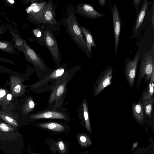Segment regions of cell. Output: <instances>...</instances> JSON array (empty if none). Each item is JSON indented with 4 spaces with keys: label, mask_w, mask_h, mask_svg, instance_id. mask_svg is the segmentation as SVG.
<instances>
[{
    "label": "cell",
    "mask_w": 154,
    "mask_h": 154,
    "mask_svg": "<svg viewBox=\"0 0 154 154\" xmlns=\"http://www.w3.org/2000/svg\"><path fill=\"white\" fill-rule=\"evenodd\" d=\"M47 143L53 154L56 152L59 154H67L69 151V146L66 142L62 140L56 141L48 140Z\"/></svg>",
    "instance_id": "2e32d148"
},
{
    "label": "cell",
    "mask_w": 154,
    "mask_h": 154,
    "mask_svg": "<svg viewBox=\"0 0 154 154\" xmlns=\"http://www.w3.org/2000/svg\"><path fill=\"white\" fill-rule=\"evenodd\" d=\"M26 60L32 63L35 67L43 71H46L48 68L45 61L34 50L27 44L24 40L23 47L21 51Z\"/></svg>",
    "instance_id": "52a82bcc"
},
{
    "label": "cell",
    "mask_w": 154,
    "mask_h": 154,
    "mask_svg": "<svg viewBox=\"0 0 154 154\" xmlns=\"http://www.w3.org/2000/svg\"><path fill=\"white\" fill-rule=\"evenodd\" d=\"M38 126L41 128L59 132H66V125L57 122H49L39 123Z\"/></svg>",
    "instance_id": "ac0fdd59"
},
{
    "label": "cell",
    "mask_w": 154,
    "mask_h": 154,
    "mask_svg": "<svg viewBox=\"0 0 154 154\" xmlns=\"http://www.w3.org/2000/svg\"><path fill=\"white\" fill-rule=\"evenodd\" d=\"M6 32V29L3 26H0V35L5 33Z\"/></svg>",
    "instance_id": "836d02e7"
},
{
    "label": "cell",
    "mask_w": 154,
    "mask_h": 154,
    "mask_svg": "<svg viewBox=\"0 0 154 154\" xmlns=\"http://www.w3.org/2000/svg\"><path fill=\"white\" fill-rule=\"evenodd\" d=\"M0 50L13 55L18 54L14 45L8 41H0Z\"/></svg>",
    "instance_id": "603a6c76"
},
{
    "label": "cell",
    "mask_w": 154,
    "mask_h": 154,
    "mask_svg": "<svg viewBox=\"0 0 154 154\" xmlns=\"http://www.w3.org/2000/svg\"><path fill=\"white\" fill-rule=\"evenodd\" d=\"M82 116L83 120V125L87 131L90 134L92 133V129L88 106L87 100L84 99L82 102Z\"/></svg>",
    "instance_id": "d6986e66"
},
{
    "label": "cell",
    "mask_w": 154,
    "mask_h": 154,
    "mask_svg": "<svg viewBox=\"0 0 154 154\" xmlns=\"http://www.w3.org/2000/svg\"><path fill=\"white\" fill-rule=\"evenodd\" d=\"M132 112L136 121L142 123L144 120V108L141 102L133 103L132 104Z\"/></svg>",
    "instance_id": "e0dca14e"
},
{
    "label": "cell",
    "mask_w": 154,
    "mask_h": 154,
    "mask_svg": "<svg viewBox=\"0 0 154 154\" xmlns=\"http://www.w3.org/2000/svg\"><path fill=\"white\" fill-rule=\"evenodd\" d=\"M12 98V95L10 94H8L7 95V99L8 100H11Z\"/></svg>",
    "instance_id": "d590c367"
},
{
    "label": "cell",
    "mask_w": 154,
    "mask_h": 154,
    "mask_svg": "<svg viewBox=\"0 0 154 154\" xmlns=\"http://www.w3.org/2000/svg\"><path fill=\"white\" fill-rule=\"evenodd\" d=\"M154 0L153 1L152 8V16L151 18V20L152 25L153 28L154 29Z\"/></svg>",
    "instance_id": "f546056e"
},
{
    "label": "cell",
    "mask_w": 154,
    "mask_h": 154,
    "mask_svg": "<svg viewBox=\"0 0 154 154\" xmlns=\"http://www.w3.org/2000/svg\"><path fill=\"white\" fill-rule=\"evenodd\" d=\"M67 65L66 63H63L62 65L57 66L56 69L42 80L38 81L35 85V86L39 87L49 82L54 80H57V79L63 76L67 72L66 69Z\"/></svg>",
    "instance_id": "5bb4252c"
},
{
    "label": "cell",
    "mask_w": 154,
    "mask_h": 154,
    "mask_svg": "<svg viewBox=\"0 0 154 154\" xmlns=\"http://www.w3.org/2000/svg\"><path fill=\"white\" fill-rule=\"evenodd\" d=\"M4 116L3 117L7 122L11 123V124L14 126H17V122L16 121L14 120L13 119L8 116Z\"/></svg>",
    "instance_id": "f1b7e54d"
},
{
    "label": "cell",
    "mask_w": 154,
    "mask_h": 154,
    "mask_svg": "<svg viewBox=\"0 0 154 154\" xmlns=\"http://www.w3.org/2000/svg\"><path fill=\"white\" fill-rule=\"evenodd\" d=\"M109 8L112 17V22L115 42V54L116 55L120 38L121 29V20L119 12L116 4L111 7L109 4Z\"/></svg>",
    "instance_id": "30bf717a"
},
{
    "label": "cell",
    "mask_w": 154,
    "mask_h": 154,
    "mask_svg": "<svg viewBox=\"0 0 154 154\" xmlns=\"http://www.w3.org/2000/svg\"><path fill=\"white\" fill-rule=\"evenodd\" d=\"M29 154H48L47 153H32Z\"/></svg>",
    "instance_id": "8d00e7d4"
},
{
    "label": "cell",
    "mask_w": 154,
    "mask_h": 154,
    "mask_svg": "<svg viewBox=\"0 0 154 154\" xmlns=\"http://www.w3.org/2000/svg\"><path fill=\"white\" fill-rule=\"evenodd\" d=\"M79 27L85 39L87 48V52L85 54L87 57L89 58L92 54V47L95 48H97V47L91 31L85 26H80Z\"/></svg>",
    "instance_id": "9a60e30c"
},
{
    "label": "cell",
    "mask_w": 154,
    "mask_h": 154,
    "mask_svg": "<svg viewBox=\"0 0 154 154\" xmlns=\"http://www.w3.org/2000/svg\"><path fill=\"white\" fill-rule=\"evenodd\" d=\"M44 44L50 52L53 61L60 65L61 57L57 41L54 34L48 28L43 29Z\"/></svg>",
    "instance_id": "277c9868"
},
{
    "label": "cell",
    "mask_w": 154,
    "mask_h": 154,
    "mask_svg": "<svg viewBox=\"0 0 154 154\" xmlns=\"http://www.w3.org/2000/svg\"><path fill=\"white\" fill-rule=\"evenodd\" d=\"M10 32L12 37V41L14 42L15 48L20 52L22 51L23 47L24 40L21 37L18 31L12 29H10Z\"/></svg>",
    "instance_id": "44dd1931"
},
{
    "label": "cell",
    "mask_w": 154,
    "mask_h": 154,
    "mask_svg": "<svg viewBox=\"0 0 154 154\" xmlns=\"http://www.w3.org/2000/svg\"><path fill=\"white\" fill-rule=\"evenodd\" d=\"M113 71L112 67L108 66L98 76L93 89L94 96H98L106 87L111 85Z\"/></svg>",
    "instance_id": "5b68a950"
},
{
    "label": "cell",
    "mask_w": 154,
    "mask_h": 154,
    "mask_svg": "<svg viewBox=\"0 0 154 154\" xmlns=\"http://www.w3.org/2000/svg\"><path fill=\"white\" fill-rule=\"evenodd\" d=\"M0 130L2 131L7 132L12 131L13 128L9 127L5 124L0 123Z\"/></svg>",
    "instance_id": "484cf974"
},
{
    "label": "cell",
    "mask_w": 154,
    "mask_h": 154,
    "mask_svg": "<svg viewBox=\"0 0 154 154\" xmlns=\"http://www.w3.org/2000/svg\"><path fill=\"white\" fill-rule=\"evenodd\" d=\"M55 7L52 1L49 0L47 2L41 20L40 24L45 27L57 25L58 22L55 18Z\"/></svg>",
    "instance_id": "9c48e42d"
},
{
    "label": "cell",
    "mask_w": 154,
    "mask_h": 154,
    "mask_svg": "<svg viewBox=\"0 0 154 154\" xmlns=\"http://www.w3.org/2000/svg\"><path fill=\"white\" fill-rule=\"evenodd\" d=\"M75 9L71 4L66 8V14L62 22L67 32L76 45L86 54V45L84 35L82 32L75 15Z\"/></svg>",
    "instance_id": "6da1fadb"
},
{
    "label": "cell",
    "mask_w": 154,
    "mask_h": 154,
    "mask_svg": "<svg viewBox=\"0 0 154 154\" xmlns=\"http://www.w3.org/2000/svg\"><path fill=\"white\" fill-rule=\"evenodd\" d=\"M79 144L83 148H86L92 144V140L86 133L78 132L76 135Z\"/></svg>",
    "instance_id": "ffe728a7"
},
{
    "label": "cell",
    "mask_w": 154,
    "mask_h": 154,
    "mask_svg": "<svg viewBox=\"0 0 154 154\" xmlns=\"http://www.w3.org/2000/svg\"><path fill=\"white\" fill-rule=\"evenodd\" d=\"M149 5L148 1L143 0L140 9L136 13L137 17L132 29V35L130 39L140 36L141 30V27Z\"/></svg>",
    "instance_id": "8fae6325"
},
{
    "label": "cell",
    "mask_w": 154,
    "mask_h": 154,
    "mask_svg": "<svg viewBox=\"0 0 154 154\" xmlns=\"http://www.w3.org/2000/svg\"><path fill=\"white\" fill-rule=\"evenodd\" d=\"M132 1L133 6L134 7L137 13L139 10V7L142 3V0H133Z\"/></svg>",
    "instance_id": "83f0119b"
},
{
    "label": "cell",
    "mask_w": 154,
    "mask_h": 154,
    "mask_svg": "<svg viewBox=\"0 0 154 154\" xmlns=\"http://www.w3.org/2000/svg\"><path fill=\"white\" fill-rule=\"evenodd\" d=\"M5 94V90L0 91V97H3Z\"/></svg>",
    "instance_id": "e575fe53"
},
{
    "label": "cell",
    "mask_w": 154,
    "mask_h": 154,
    "mask_svg": "<svg viewBox=\"0 0 154 154\" xmlns=\"http://www.w3.org/2000/svg\"><path fill=\"white\" fill-rule=\"evenodd\" d=\"M53 154L52 153V154Z\"/></svg>",
    "instance_id": "74e56055"
},
{
    "label": "cell",
    "mask_w": 154,
    "mask_h": 154,
    "mask_svg": "<svg viewBox=\"0 0 154 154\" xmlns=\"http://www.w3.org/2000/svg\"><path fill=\"white\" fill-rule=\"evenodd\" d=\"M100 6L102 7L105 6L106 3V1L105 0H97Z\"/></svg>",
    "instance_id": "4dcf8cb0"
},
{
    "label": "cell",
    "mask_w": 154,
    "mask_h": 154,
    "mask_svg": "<svg viewBox=\"0 0 154 154\" xmlns=\"http://www.w3.org/2000/svg\"><path fill=\"white\" fill-rule=\"evenodd\" d=\"M71 79L67 72L56 80L48 103L52 109H55L62 105L66 94V85Z\"/></svg>",
    "instance_id": "7a4b0ae2"
},
{
    "label": "cell",
    "mask_w": 154,
    "mask_h": 154,
    "mask_svg": "<svg viewBox=\"0 0 154 154\" xmlns=\"http://www.w3.org/2000/svg\"><path fill=\"white\" fill-rule=\"evenodd\" d=\"M39 1L36 0L33 2L28 8L27 20L38 26H41V19L47 2L45 0L42 2H38Z\"/></svg>",
    "instance_id": "ba28073f"
},
{
    "label": "cell",
    "mask_w": 154,
    "mask_h": 154,
    "mask_svg": "<svg viewBox=\"0 0 154 154\" xmlns=\"http://www.w3.org/2000/svg\"><path fill=\"white\" fill-rule=\"evenodd\" d=\"M68 118L66 114L54 109L38 112L30 117L32 119H55L65 120H68Z\"/></svg>",
    "instance_id": "4fadbf2b"
},
{
    "label": "cell",
    "mask_w": 154,
    "mask_h": 154,
    "mask_svg": "<svg viewBox=\"0 0 154 154\" xmlns=\"http://www.w3.org/2000/svg\"><path fill=\"white\" fill-rule=\"evenodd\" d=\"M140 54V53L137 51L133 59H131L129 57H126L125 59L124 74L128 84L131 88L134 85Z\"/></svg>",
    "instance_id": "8992f818"
},
{
    "label": "cell",
    "mask_w": 154,
    "mask_h": 154,
    "mask_svg": "<svg viewBox=\"0 0 154 154\" xmlns=\"http://www.w3.org/2000/svg\"><path fill=\"white\" fill-rule=\"evenodd\" d=\"M143 104L146 113L149 117L151 116V112L154 99L153 98L143 99Z\"/></svg>",
    "instance_id": "cb8c5ba5"
},
{
    "label": "cell",
    "mask_w": 154,
    "mask_h": 154,
    "mask_svg": "<svg viewBox=\"0 0 154 154\" xmlns=\"http://www.w3.org/2000/svg\"><path fill=\"white\" fill-rule=\"evenodd\" d=\"M14 91L16 93H19L21 90V86L19 85H17L14 88Z\"/></svg>",
    "instance_id": "1f68e13d"
},
{
    "label": "cell",
    "mask_w": 154,
    "mask_h": 154,
    "mask_svg": "<svg viewBox=\"0 0 154 154\" xmlns=\"http://www.w3.org/2000/svg\"><path fill=\"white\" fill-rule=\"evenodd\" d=\"M75 11L77 14L91 19H97L106 16L97 11L92 5L87 3H82L77 5Z\"/></svg>",
    "instance_id": "7c38bea8"
},
{
    "label": "cell",
    "mask_w": 154,
    "mask_h": 154,
    "mask_svg": "<svg viewBox=\"0 0 154 154\" xmlns=\"http://www.w3.org/2000/svg\"><path fill=\"white\" fill-rule=\"evenodd\" d=\"M154 71H153L148 84L145 90L143 92V99L151 98L154 93Z\"/></svg>",
    "instance_id": "7402d4cb"
},
{
    "label": "cell",
    "mask_w": 154,
    "mask_h": 154,
    "mask_svg": "<svg viewBox=\"0 0 154 154\" xmlns=\"http://www.w3.org/2000/svg\"><path fill=\"white\" fill-rule=\"evenodd\" d=\"M138 144V141L135 142L133 144L131 149V152L133 151L134 149L137 147Z\"/></svg>",
    "instance_id": "d6a6232c"
},
{
    "label": "cell",
    "mask_w": 154,
    "mask_h": 154,
    "mask_svg": "<svg viewBox=\"0 0 154 154\" xmlns=\"http://www.w3.org/2000/svg\"><path fill=\"white\" fill-rule=\"evenodd\" d=\"M33 33L37 37L40 38L41 37L44 39L43 29L42 30L39 29H36L33 30Z\"/></svg>",
    "instance_id": "4316f807"
},
{
    "label": "cell",
    "mask_w": 154,
    "mask_h": 154,
    "mask_svg": "<svg viewBox=\"0 0 154 154\" xmlns=\"http://www.w3.org/2000/svg\"><path fill=\"white\" fill-rule=\"evenodd\" d=\"M150 145L140 148L136 150L132 154H154V151H152Z\"/></svg>",
    "instance_id": "d4e9b609"
},
{
    "label": "cell",
    "mask_w": 154,
    "mask_h": 154,
    "mask_svg": "<svg viewBox=\"0 0 154 154\" xmlns=\"http://www.w3.org/2000/svg\"><path fill=\"white\" fill-rule=\"evenodd\" d=\"M154 71V42L151 51L146 52L140 63L138 75L137 87H138L143 78V83L148 81Z\"/></svg>",
    "instance_id": "3957f363"
}]
</instances>
